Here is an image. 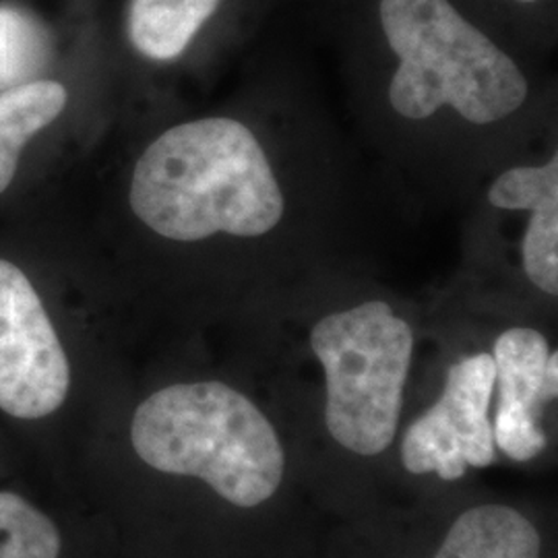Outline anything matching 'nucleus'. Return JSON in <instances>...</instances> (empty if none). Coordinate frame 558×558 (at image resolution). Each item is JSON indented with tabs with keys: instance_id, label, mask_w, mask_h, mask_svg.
Segmentation results:
<instances>
[{
	"instance_id": "nucleus-1",
	"label": "nucleus",
	"mask_w": 558,
	"mask_h": 558,
	"mask_svg": "<svg viewBox=\"0 0 558 558\" xmlns=\"http://www.w3.org/2000/svg\"><path fill=\"white\" fill-rule=\"evenodd\" d=\"M131 207L163 239H255L283 218V195L257 137L239 120L172 126L141 156Z\"/></svg>"
},
{
	"instance_id": "nucleus-2",
	"label": "nucleus",
	"mask_w": 558,
	"mask_h": 558,
	"mask_svg": "<svg viewBox=\"0 0 558 558\" xmlns=\"http://www.w3.org/2000/svg\"><path fill=\"white\" fill-rule=\"evenodd\" d=\"M131 440L147 465L207 482L221 499L251 509L271 499L286 456L271 422L236 389L180 383L141 403Z\"/></svg>"
},
{
	"instance_id": "nucleus-3",
	"label": "nucleus",
	"mask_w": 558,
	"mask_h": 558,
	"mask_svg": "<svg viewBox=\"0 0 558 558\" xmlns=\"http://www.w3.org/2000/svg\"><path fill=\"white\" fill-rule=\"evenodd\" d=\"M380 23L399 59L389 101L403 119H428L449 106L490 124L527 98L518 64L449 0H380Z\"/></svg>"
},
{
	"instance_id": "nucleus-4",
	"label": "nucleus",
	"mask_w": 558,
	"mask_h": 558,
	"mask_svg": "<svg viewBox=\"0 0 558 558\" xmlns=\"http://www.w3.org/2000/svg\"><path fill=\"white\" fill-rule=\"evenodd\" d=\"M311 348L327 379L325 422L331 437L364 458L383 453L398 435L414 331L387 302L371 300L327 315Z\"/></svg>"
},
{
	"instance_id": "nucleus-5",
	"label": "nucleus",
	"mask_w": 558,
	"mask_h": 558,
	"mask_svg": "<svg viewBox=\"0 0 558 558\" xmlns=\"http://www.w3.org/2000/svg\"><path fill=\"white\" fill-rule=\"evenodd\" d=\"M71 368L32 281L0 259V410L38 420L69 396Z\"/></svg>"
},
{
	"instance_id": "nucleus-6",
	"label": "nucleus",
	"mask_w": 558,
	"mask_h": 558,
	"mask_svg": "<svg viewBox=\"0 0 558 558\" xmlns=\"http://www.w3.org/2000/svg\"><path fill=\"white\" fill-rule=\"evenodd\" d=\"M497 383L495 360L476 354L447 373L439 401L420 416L401 442V459L412 474L459 480L468 468H488L497 458L488 405Z\"/></svg>"
},
{
	"instance_id": "nucleus-7",
	"label": "nucleus",
	"mask_w": 558,
	"mask_h": 558,
	"mask_svg": "<svg viewBox=\"0 0 558 558\" xmlns=\"http://www.w3.org/2000/svg\"><path fill=\"white\" fill-rule=\"evenodd\" d=\"M548 341L530 327L507 329L495 343V368L500 385L495 418V445L513 461L538 458L546 449L539 426V403L548 364Z\"/></svg>"
},
{
	"instance_id": "nucleus-8",
	"label": "nucleus",
	"mask_w": 558,
	"mask_h": 558,
	"mask_svg": "<svg viewBox=\"0 0 558 558\" xmlns=\"http://www.w3.org/2000/svg\"><path fill=\"white\" fill-rule=\"evenodd\" d=\"M488 201L499 209L532 214L523 236V269L542 292H558V160L544 166H519L502 172L488 189Z\"/></svg>"
},
{
	"instance_id": "nucleus-9",
	"label": "nucleus",
	"mask_w": 558,
	"mask_h": 558,
	"mask_svg": "<svg viewBox=\"0 0 558 558\" xmlns=\"http://www.w3.org/2000/svg\"><path fill=\"white\" fill-rule=\"evenodd\" d=\"M435 558H539L538 530L518 509L482 505L459 515Z\"/></svg>"
},
{
	"instance_id": "nucleus-10",
	"label": "nucleus",
	"mask_w": 558,
	"mask_h": 558,
	"mask_svg": "<svg viewBox=\"0 0 558 558\" xmlns=\"http://www.w3.org/2000/svg\"><path fill=\"white\" fill-rule=\"evenodd\" d=\"M221 0H131L129 38L143 57L174 60Z\"/></svg>"
},
{
	"instance_id": "nucleus-11",
	"label": "nucleus",
	"mask_w": 558,
	"mask_h": 558,
	"mask_svg": "<svg viewBox=\"0 0 558 558\" xmlns=\"http://www.w3.org/2000/svg\"><path fill=\"white\" fill-rule=\"evenodd\" d=\"M64 106L66 89L57 81H29L0 92V193L15 179L25 143L59 119Z\"/></svg>"
},
{
	"instance_id": "nucleus-12",
	"label": "nucleus",
	"mask_w": 558,
	"mask_h": 558,
	"mask_svg": "<svg viewBox=\"0 0 558 558\" xmlns=\"http://www.w3.org/2000/svg\"><path fill=\"white\" fill-rule=\"evenodd\" d=\"M48 60L40 21L15 7H0V92L29 83Z\"/></svg>"
},
{
	"instance_id": "nucleus-13",
	"label": "nucleus",
	"mask_w": 558,
	"mask_h": 558,
	"mask_svg": "<svg viewBox=\"0 0 558 558\" xmlns=\"http://www.w3.org/2000/svg\"><path fill=\"white\" fill-rule=\"evenodd\" d=\"M54 521L13 493H0V558H59Z\"/></svg>"
},
{
	"instance_id": "nucleus-14",
	"label": "nucleus",
	"mask_w": 558,
	"mask_h": 558,
	"mask_svg": "<svg viewBox=\"0 0 558 558\" xmlns=\"http://www.w3.org/2000/svg\"><path fill=\"white\" fill-rule=\"evenodd\" d=\"M558 356L557 352H553L548 356V364H546V377H544V399L557 398L558 393Z\"/></svg>"
},
{
	"instance_id": "nucleus-15",
	"label": "nucleus",
	"mask_w": 558,
	"mask_h": 558,
	"mask_svg": "<svg viewBox=\"0 0 558 558\" xmlns=\"http://www.w3.org/2000/svg\"><path fill=\"white\" fill-rule=\"evenodd\" d=\"M519 2H538V0H519Z\"/></svg>"
}]
</instances>
